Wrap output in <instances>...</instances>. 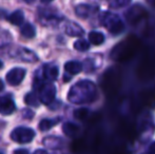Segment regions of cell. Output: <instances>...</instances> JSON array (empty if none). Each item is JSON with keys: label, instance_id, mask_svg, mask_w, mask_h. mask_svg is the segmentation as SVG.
I'll list each match as a JSON object with an SVG mask.
<instances>
[{"label": "cell", "instance_id": "1", "mask_svg": "<svg viewBox=\"0 0 155 154\" xmlns=\"http://www.w3.org/2000/svg\"><path fill=\"white\" fill-rule=\"evenodd\" d=\"M140 47V40L136 36H129L112 50L111 57L117 61H128L136 55Z\"/></svg>", "mask_w": 155, "mask_h": 154}, {"label": "cell", "instance_id": "2", "mask_svg": "<svg viewBox=\"0 0 155 154\" xmlns=\"http://www.w3.org/2000/svg\"><path fill=\"white\" fill-rule=\"evenodd\" d=\"M68 98L74 103H91L96 98L95 84L88 80L77 82L71 89L69 95H68Z\"/></svg>", "mask_w": 155, "mask_h": 154}, {"label": "cell", "instance_id": "3", "mask_svg": "<svg viewBox=\"0 0 155 154\" xmlns=\"http://www.w3.org/2000/svg\"><path fill=\"white\" fill-rule=\"evenodd\" d=\"M121 84V74L118 68H111L104 74L101 86L106 95L113 97L116 95Z\"/></svg>", "mask_w": 155, "mask_h": 154}, {"label": "cell", "instance_id": "4", "mask_svg": "<svg viewBox=\"0 0 155 154\" xmlns=\"http://www.w3.org/2000/svg\"><path fill=\"white\" fill-rule=\"evenodd\" d=\"M155 75V61L150 55H146L137 67V76L141 80L152 79Z\"/></svg>", "mask_w": 155, "mask_h": 154}, {"label": "cell", "instance_id": "5", "mask_svg": "<svg viewBox=\"0 0 155 154\" xmlns=\"http://www.w3.org/2000/svg\"><path fill=\"white\" fill-rule=\"evenodd\" d=\"M35 137V131L30 128L25 127H18L14 129L11 133L12 140L19 144H28L31 143Z\"/></svg>", "mask_w": 155, "mask_h": 154}, {"label": "cell", "instance_id": "6", "mask_svg": "<svg viewBox=\"0 0 155 154\" xmlns=\"http://www.w3.org/2000/svg\"><path fill=\"white\" fill-rule=\"evenodd\" d=\"M56 89L52 84H42L39 87V100L45 105H50L55 98Z\"/></svg>", "mask_w": 155, "mask_h": 154}, {"label": "cell", "instance_id": "7", "mask_svg": "<svg viewBox=\"0 0 155 154\" xmlns=\"http://www.w3.org/2000/svg\"><path fill=\"white\" fill-rule=\"evenodd\" d=\"M109 18H104V25L108 28V30L112 34H120L124 30V23L117 16H113V15H108Z\"/></svg>", "mask_w": 155, "mask_h": 154}, {"label": "cell", "instance_id": "8", "mask_svg": "<svg viewBox=\"0 0 155 154\" xmlns=\"http://www.w3.org/2000/svg\"><path fill=\"white\" fill-rule=\"evenodd\" d=\"M126 16L129 22L133 23V25H136L137 22H139L141 19L147 16V13H146L145 8L143 6H139L138 4H136V5H134L133 8H131L128 11Z\"/></svg>", "mask_w": 155, "mask_h": 154}, {"label": "cell", "instance_id": "9", "mask_svg": "<svg viewBox=\"0 0 155 154\" xmlns=\"http://www.w3.org/2000/svg\"><path fill=\"white\" fill-rule=\"evenodd\" d=\"M27 71L22 68H14L8 72L6 74V81L11 84V86H18L19 84H21V81L23 80Z\"/></svg>", "mask_w": 155, "mask_h": 154}, {"label": "cell", "instance_id": "10", "mask_svg": "<svg viewBox=\"0 0 155 154\" xmlns=\"http://www.w3.org/2000/svg\"><path fill=\"white\" fill-rule=\"evenodd\" d=\"M15 103L10 96H4L0 98V114L6 116L11 115L15 111Z\"/></svg>", "mask_w": 155, "mask_h": 154}, {"label": "cell", "instance_id": "11", "mask_svg": "<svg viewBox=\"0 0 155 154\" xmlns=\"http://www.w3.org/2000/svg\"><path fill=\"white\" fill-rule=\"evenodd\" d=\"M139 101L141 105L154 107L155 106V91H143L139 94Z\"/></svg>", "mask_w": 155, "mask_h": 154}, {"label": "cell", "instance_id": "12", "mask_svg": "<svg viewBox=\"0 0 155 154\" xmlns=\"http://www.w3.org/2000/svg\"><path fill=\"white\" fill-rule=\"evenodd\" d=\"M64 70L71 75H76L82 71V64L78 61H69L64 64Z\"/></svg>", "mask_w": 155, "mask_h": 154}, {"label": "cell", "instance_id": "13", "mask_svg": "<svg viewBox=\"0 0 155 154\" xmlns=\"http://www.w3.org/2000/svg\"><path fill=\"white\" fill-rule=\"evenodd\" d=\"M58 76V69L55 66H47L43 69V77L47 80H55Z\"/></svg>", "mask_w": 155, "mask_h": 154}, {"label": "cell", "instance_id": "14", "mask_svg": "<svg viewBox=\"0 0 155 154\" xmlns=\"http://www.w3.org/2000/svg\"><path fill=\"white\" fill-rule=\"evenodd\" d=\"M8 19L12 25H19L23 22V20H25V15H23L22 11L18 10V11H15L14 13H12V14L8 16Z\"/></svg>", "mask_w": 155, "mask_h": 154}, {"label": "cell", "instance_id": "15", "mask_svg": "<svg viewBox=\"0 0 155 154\" xmlns=\"http://www.w3.org/2000/svg\"><path fill=\"white\" fill-rule=\"evenodd\" d=\"M62 131L63 133L65 134L67 136H75L76 134L79 132V127L75 123H65L62 127Z\"/></svg>", "mask_w": 155, "mask_h": 154}, {"label": "cell", "instance_id": "16", "mask_svg": "<svg viewBox=\"0 0 155 154\" xmlns=\"http://www.w3.org/2000/svg\"><path fill=\"white\" fill-rule=\"evenodd\" d=\"M60 121V118H55V119H42L39 123L38 128L40 131H48L51 128H53L54 126H56Z\"/></svg>", "mask_w": 155, "mask_h": 154}, {"label": "cell", "instance_id": "17", "mask_svg": "<svg viewBox=\"0 0 155 154\" xmlns=\"http://www.w3.org/2000/svg\"><path fill=\"white\" fill-rule=\"evenodd\" d=\"M65 32H67V34H69L70 36H80L84 33L81 28L74 22H70L69 25H67Z\"/></svg>", "mask_w": 155, "mask_h": 154}, {"label": "cell", "instance_id": "18", "mask_svg": "<svg viewBox=\"0 0 155 154\" xmlns=\"http://www.w3.org/2000/svg\"><path fill=\"white\" fill-rule=\"evenodd\" d=\"M20 33L23 37L25 38H33L35 37V34H36V30L33 27L31 23H25L20 30Z\"/></svg>", "mask_w": 155, "mask_h": 154}, {"label": "cell", "instance_id": "19", "mask_svg": "<svg viewBox=\"0 0 155 154\" xmlns=\"http://www.w3.org/2000/svg\"><path fill=\"white\" fill-rule=\"evenodd\" d=\"M89 41L94 45H99L104 41V36L99 32H91L89 34Z\"/></svg>", "mask_w": 155, "mask_h": 154}, {"label": "cell", "instance_id": "20", "mask_svg": "<svg viewBox=\"0 0 155 154\" xmlns=\"http://www.w3.org/2000/svg\"><path fill=\"white\" fill-rule=\"evenodd\" d=\"M25 100L27 105L32 106V107H38L39 106V98L34 93H29V94H27Z\"/></svg>", "mask_w": 155, "mask_h": 154}, {"label": "cell", "instance_id": "21", "mask_svg": "<svg viewBox=\"0 0 155 154\" xmlns=\"http://www.w3.org/2000/svg\"><path fill=\"white\" fill-rule=\"evenodd\" d=\"M89 48H90V43H88L84 39H79V40L75 41V43H74V49L80 52L87 51V50H89Z\"/></svg>", "mask_w": 155, "mask_h": 154}, {"label": "cell", "instance_id": "22", "mask_svg": "<svg viewBox=\"0 0 155 154\" xmlns=\"http://www.w3.org/2000/svg\"><path fill=\"white\" fill-rule=\"evenodd\" d=\"M89 116V110L81 108V109H77L74 111V117L78 120H84L87 117Z\"/></svg>", "mask_w": 155, "mask_h": 154}, {"label": "cell", "instance_id": "23", "mask_svg": "<svg viewBox=\"0 0 155 154\" xmlns=\"http://www.w3.org/2000/svg\"><path fill=\"white\" fill-rule=\"evenodd\" d=\"M86 149V144H84V140L81 139H77L72 144V150L75 153L78 152H82V151Z\"/></svg>", "mask_w": 155, "mask_h": 154}, {"label": "cell", "instance_id": "24", "mask_svg": "<svg viewBox=\"0 0 155 154\" xmlns=\"http://www.w3.org/2000/svg\"><path fill=\"white\" fill-rule=\"evenodd\" d=\"M89 10H90V8L88 5H78L76 8V14L78 16L87 17L89 15Z\"/></svg>", "mask_w": 155, "mask_h": 154}, {"label": "cell", "instance_id": "25", "mask_svg": "<svg viewBox=\"0 0 155 154\" xmlns=\"http://www.w3.org/2000/svg\"><path fill=\"white\" fill-rule=\"evenodd\" d=\"M130 2H131V0H115V3H116L118 6L127 5V4L130 3Z\"/></svg>", "mask_w": 155, "mask_h": 154}, {"label": "cell", "instance_id": "26", "mask_svg": "<svg viewBox=\"0 0 155 154\" xmlns=\"http://www.w3.org/2000/svg\"><path fill=\"white\" fill-rule=\"evenodd\" d=\"M148 154H155V142L152 143L149 146V149H148Z\"/></svg>", "mask_w": 155, "mask_h": 154}, {"label": "cell", "instance_id": "27", "mask_svg": "<svg viewBox=\"0 0 155 154\" xmlns=\"http://www.w3.org/2000/svg\"><path fill=\"white\" fill-rule=\"evenodd\" d=\"M15 154H28V151L21 149V150H17L16 152H15Z\"/></svg>", "mask_w": 155, "mask_h": 154}, {"label": "cell", "instance_id": "28", "mask_svg": "<svg viewBox=\"0 0 155 154\" xmlns=\"http://www.w3.org/2000/svg\"><path fill=\"white\" fill-rule=\"evenodd\" d=\"M34 154H48V153L45 152V151H43V150H37Z\"/></svg>", "mask_w": 155, "mask_h": 154}, {"label": "cell", "instance_id": "29", "mask_svg": "<svg viewBox=\"0 0 155 154\" xmlns=\"http://www.w3.org/2000/svg\"><path fill=\"white\" fill-rule=\"evenodd\" d=\"M3 90V82H2V80H0V91Z\"/></svg>", "mask_w": 155, "mask_h": 154}, {"label": "cell", "instance_id": "30", "mask_svg": "<svg viewBox=\"0 0 155 154\" xmlns=\"http://www.w3.org/2000/svg\"><path fill=\"white\" fill-rule=\"evenodd\" d=\"M148 2H150V3H151L152 5L155 6V0H148Z\"/></svg>", "mask_w": 155, "mask_h": 154}, {"label": "cell", "instance_id": "31", "mask_svg": "<svg viewBox=\"0 0 155 154\" xmlns=\"http://www.w3.org/2000/svg\"><path fill=\"white\" fill-rule=\"evenodd\" d=\"M51 1H53V0H41V2H45V3H49Z\"/></svg>", "mask_w": 155, "mask_h": 154}, {"label": "cell", "instance_id": "32", "mask_svg": "<svg viewBox=\"0 0 155 154\" xmlns=\"http://www.w3.org/2000/svg\"><path fill=\"white\" fill-rule=\"evenodd\" d=\"M33 1H34V0H25V2H29V3H31Z\"/></svg>", "mask_w": 155, "mask_h": 154}, {"label": "cell", "instance_id": "33", "mask_svg": "<svg viewBox=\"0 0 155 154\" xmlns=\"http://www.w3.org/2000/svg\"><path fill=\"white\" fill-rule=\"evenodd\" d=\"M2 66H3V64H2V61H1V60H0V68H1Z\"/></svg>", "mask_w": 155, "mask_h": 154}, {"label": "cell", "instance_id": "34", "mask_svg": "<svg viewBox=\"0 0 155 154\" xmlns=\"http://www.w3.org/2000/svg\"><path fill=\"white\" fill-rule=\"evenodd\" d=\"M143 154H148V153H143Z\"/></svg>", "mask_w": 155, "mask_h": 154}, {"label": "cell", "instance_id": "35", "mask_svg": "<svg viewBox=\"0 0 155 154\" xmlns=\"http://www.w3.org/2000/svg\"><path fill=\"white\" fill-rule=\"evenodd\" d=\"M0 154H1V153H0Z\"/></svg>", "mask_w": 155, "mask_h": 154}]
</instances>
